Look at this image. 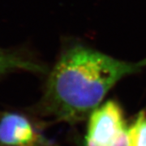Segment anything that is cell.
Wrapping results in <instances>:
<instances>
[{
	"label": "cell",
	"instance_id": "1",
	"mask_svg": "<svg viewBox=\"0 0 146 146\" xmlns=\"http://www.w3.org/2000/svg\"><path fill=\"white\" fill-rule=\"evenodd\" d=\"M145 68L146 58L127 62L83 46L71 47L49 75L42 111L59 121H80L98 108L121 79Z\"/></svg>",
	"mask_w": 146,
	"mask_h": 146
},
{
	"label": "cell",
	"instance_id": "2",
	"mask_svg": "<svg viewBox=\"0 0 146 146\" xmlns=\"http://www.w3.org/2000/svg\"><path fill=\"white\" fill-rule=\"evenodd\" d=\"M85 146H129L124 117L118 103L108 101L91 113Z\"/></svg>",
	"mask_w": 146,
	"mask_h": 146
},
{
	"label": "cell",
	"instance_id": "3",
	"mask_svg": "<svg viewBox=\"0 0 146 146\" xmlns=\"http://www.w3.org/2000/svg\"><path fill=\"white\" fill-rule=\"evenodd\" d=\"M0 146H53L25 115L0 114Z\"/></svg>",
	"mask_w": 146,
	"mask_h": 146
},
{
	"label": "cell",
	"instance_id": "4",
	"mask_svg": "<svg viewBox=\"0 0 146 146\" xmlns=\"http://www.w3.org/2000/svg\"><path fill=\"white\" fill-rule=\"evenodd\" d=\"M44 72L45 68L25 52L0 47V77L14 72Z\"/></svg>",
	"mask_w": 146,
	"mask_h": 146
},
{
	"label": "cell",
	"instance_id": "5",
	"mask_svg": "<svg viewBox=\"0 0 146 146\" xmlns=\"http://www.w3.org/2000/svg\"><path fill=\"white\" fill-rule=\"evenodd\" d=\"M129 146H146V113L141 111L127 130Z\"/></svg>",
	"mask_w": 146,
	"mask_h": 146
}]
</instances>
